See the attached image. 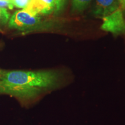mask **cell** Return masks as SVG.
<instances>
[{"label": "cell", "instance_id": "obj_1", "mask_svg": "<svg viewBox=\"0 0 125 125\" xmlns=\"http://www.w3.org/2000/svg\"><path fill=\"white\" fill-rule=\"evenodd\" d=\"M0 81L15 89L17 98L23 104H31L64 84L62 75L55 70L10 71L0 68Z\"/></svg>", "mask_w": 125, "mask_h": 125}, {"label": "cell", "instance_id": "obj_2", "mask_svg": "<svg viewBox=\"0 0 125 125\" xmlns=\"http://www.w3.org/2000/svg\"><path fill=\"white\" fill-rule=\"evenodd\" d=\"M43 22L39 16L32 15L25 9L15 12L9 18V27L21 31H30L42 28Z\"/></svg>", "mask_w": 125, "mask_h": 125}, {"label": "cell", "instance_id": "obj_3", "mask_svg": "<svg viewBox=\"0 0 125 125\" xmlns=\"http://www.w3.org/2000/svg\"><path fill=\"white\" fill-rule=\"evenodd\" d=\"M102 18L103 24L100 27L102 30L114 34H119L125 32V20L121 9L118 8Z\"/></svg>", "mask_w": 125, "mask_h": 125}, {"label": "cell", "instance_id": "obj_4", "mask_svg": "<svg viewBox=\"0 0 125 125\" xmlns=\"http://www.w3.org/2000/svg\"><path fill=\"white\" fill-rule=\"evenodd\" d=\"M118 8V0H95L92 13L96 16L103 18Z\"/></svg>", "mask_w": 125, "mask_h": 125}, {"label": "cell", "instance_id": "obj_5", "mask_svg": "<svg viewBox=\"0 0 125 125\" xmlns=\"http://www.w3.org/2000/svg\"><path fill=\"white\" fill-rule=\"evenodd\" d=\"M92 0H72V9L74 12H81L84 10Z\"/></svg>", "mask_w": 125, "mask_h": 125}, {"label": "cell", "instance_id": "obj_6", "mask_svg": "<svg viewBox=\"0 0 125 125\" xmlns=\"http://www.w3.org/2000/svg\"><path fill=\"white\" fill-rule=\"evenodd\" d=\"M1 93L7 94L15 97L16 96V92L13 87L0 81V94Z\"/></svg>", "mask_w": 125, "mask_h": 125}, {"label": "cell", "instance_id": "obj_7", "mask_svg": "<svg viewBox=\"0 0 125 125\" xmlns=\"http://www.w3.org/2000/svg\"><path fill=\"white\" fill-rule=\"evenodd\" d=\"M9 18L10 14L8 12L7 9L0 7V27H3L8 23Z\"/></svg>", "mask_w": 125, "mask_h": 125}, {"label": "cell", "instance_id": "obj_8", "mask_svg": "<svg viewBox=\"0 0 125 125\" xmlns=\"http://www.w3.org/2000/svg\"><path fill=\"white\" fill-rule=\"evenodd\" d=\"M30 1L31 0H12L14 7L23 9L27 7Z\"/></svg>", "mask_w": 125, "mask_h": 125}, {"label": "cell", "instance_id": "obj_9", "mask_svg": "<svg viewBox=\"0 0 125 125\" xmlns=\"http://www.w3.org/2000/svg\"><path fill=\"white\" fill-rule=\"evenodd\" d=\"M0 7L7 9H13L14 6L12 0H0Z\"/></svg>", "mask_w": 125, "mask_h": 125}, {"label": "cell", "instance_id": "obj_10", "mask_svg": "<svg viewBox=\"0 0 125 125\" xmlns=\"http://www.w3.org/2000/svg\"><path fill=\"white\" fill-rule=\"evenodd\" d=\"M118 1L121 4L122 7L125 9V0H118Z\"/></svg>", "mask_w": 125, "mask_h": 125}, {"label": "cell", "instance_id": "obj_11", "mask_svg": "<svg viewBox=\"0 0 125 125\" xmlns=\"http://www.w3.org/2000/svg\"><path fill=\"white\" fill-rule=\"evenodd\" d=\"M59 1H60V2H61V3H62V1H64V0H59Z\"/></svg>", "mask_w": 125, "mask_h": 125}]
</instances>
